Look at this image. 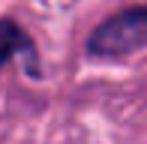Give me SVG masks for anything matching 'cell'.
I'll list each match as a JSON object with an SVG mask.
<instances>
[{"instance_id": "obj_2", "label": "cell", "mask_w": 147, "mask_h": 144, "mask_svg": "<svg viewBox=\"0 0 147 144\" xmlns=\"http://www.w3.org/2000/svg\"><path fill=\"white\" fill-rule=\"evenodd\" d=\"M30 57V63H36V51H33V39L18 27L12 18H0V66L9 63L12 57Z\"/></svg>"}, {"instance_id": "obj_1", "label": "cell", "mask_w": 147, "mask_h": 144, "mask_svg": "<svg viewBox=\"0 0 147 144\" xmlns=\"http://www.w3.org/2000/svg\"><path fill=\"white\" fill-rule=\"evenodd\" d=\"M147 45V6H132L117 15H111L108 21H102L87 39V54L93 57H126L132 51Z\"/></svg>"}]
</instances>
